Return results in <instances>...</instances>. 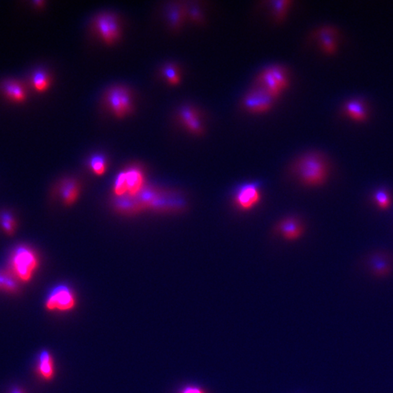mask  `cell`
<instances>
[{"instance_id":"cell-2","label":"cell","mask_w":393,"mask_h":393,"mask_svg":"<svg viewBox=\"0 0 393 393\" xmlns=\"http://www.w3.org/2000/svg\"><path fill=\"white\" fill-rule=\"evenodd\" d=\"M231 203L237 210L248 212L257 208L262 199L261 184L249 181L236 186L231 192Z\"/></svg>"},{"instance_id":"cell-5","label":"cell","mask_w":393,"mask_h":393,"mask_svg":"<svg viewBox=\"0 0 393 393\" xmlns=\"http://www.w3.org/2000/svg\"><path fill=\"white\" fill-rule=\"evenodd\" d=\"M76 300L73 291L64 285L54 288L47 296L45 307L50 311H68L75 308Z\"/></svg>"},{"instance_id":"cell-17","label":"cell","mask_w":393,"mask_h":393,"mask_svg":"<svg viewBox=\"0 0 393 393\" xmlns=\"http://www.w3.org/2000/svg\"><path fill=\"white\" fill-rule=\"evenodd\" d=\"M343 111L359 120H363L366 117L364 103L359 98H353L345 103Z\"/></svg>"},{"instance_id":"cell-9","label":"cell","mask_w":393,"mask_h":393,"mask_svg":"<svg viewBox=\"0 0 393 393\" xmlns=\"http://www.w3.org/2000/svg\"><path fill=\"white\" fill-rule=\"evenodd\" d=\"M278 231L284 239L289 241L298 240L303 234V227L301 222L294 217H288L279 222Z\"/></svg>"},{"instance_id":"cell-8","label":"cell","mask_w":393,"mask_h":393,"mask_svg":"<svg viewBox=\"0 0 393 393\" xmlns=\"http://www.w3.org/2000/svg\"><path fill=\"white\" fill-rule=\"evenodd\" d=\"M201 117V112L191 105H184L178 110V117L181 122L194 134L202 135L205 132V127Z\"/></svg>"},{"instance_id":"cell-12","label":"cell","mask_w":393,"mask_h":393,"mask_svg":"<svg viewBox=\"0 0 393 393\" xmlns=\"http://www.w3.org/2000/svg\"><path fill=\"white\" fill-rule=\"evenodd\" d=\"M187 14V6L181 3H173L167 9V17L173 29H178L182 25Z\"/></svg>"},{"instance_id":"cell-27","label":"cell","mask_w":393,"mask_h":393,"mask_svg":"<svg viewBox=\"0 0 393 393\" xmlns=\"http://www.w3.org/2000/svg\"><path fill=\"white\" fill-rule=\"evenodd\" d=\"M180 393H205L203 389L198 386L189 385L184 387Z\"/></svg>"},{"instance_id":"cell-24","label":"cell","mask_w":393,"mask_h":393,"mask_svg":"<svg viewBox=\"0 0 393 393\" xmlns=\"http://www.w3.org/2000/svg\"><path fill=\"white\" fill-rule=\"evenodd\" d=\"M187 13L189 14V17L193 22L196 24H202L205 22L204 15L202 11L201 6L195 3L187 6Z\"/></svg>"},{"instance_id":"cell-22","label":"cell","mask_w":393,"mask_h":393,"mask_svg":"<svg viewBox=\"0 0 393 393\" xmlns=\"http://www.w3.org/2000/svg\"><path fill=\"white\" fill-rule=\"evenodd\" d=\"M373 200L376 204L382 209H387L390 205L391 200L389 193L384 189L377 190L373 194Z\"/></svg>"},{"instance_id":"cell-21","label":"cell","mask_w":393,"mask_h":393,"mask_svg":"<svg viewBox=\"0 0 393 393\" xmlns=\"http://www.w3.org/2000/svg\"><path fill=\"white\" fill-rule=\"evenodd\" d=\"M163 74L172 85H177L180 82V73L174 65H166L163 68Z\"/></svg>"},{"instance_id":"cell-18","label":"cell","mask_w":393,"mask_h":393,"mask_svg":"<svg viewBox=\"0 0 393 393\" xmlns=\"http://www.w3.org/2000/svg\"><path fill=\"white\" fill-rule=\"evenodd\" d=\"M267 68L273 77H275L276 81L278 82L282 91H285L289 87V82H290L287 68L280 64L270 65Z\"/></svg>"},{"instance_id":"cell-25","label":"cell","mask_w":393,"mask_h":393,"mask_svg":"<svg viewBox=\"0 0 393 393\" xmlns=\"http://www.w3.org/2000/svg\"><path fill=\"white\" fill-rule=\"evenodd\" d=\"M0 289L8 291L17 290L16 282L5 274L0 273Z\"/></svg>"},{"instance_id":"cell-19","label":"cell","mask_w":393,"mask_h":393,"mask_svg":"<svg viewBox=\"0 0 393 393\" xmlns=\"http://www.w3.org/2000/svg\"><path fill=\"white\" fill-rule=\"evenodd\" d=\"M31 81L33 87L38 92L46 91L50 85V77L44 70L34 71L31 75Z\"/></svg>"},{"instance_id":"cell-4","label":"cell","mask_w":393,"mask_h":393,"mask_svg":"<svg viewBox=\"0 0 393 393\" xmlns=\"http://www.w3.org/2000/svg\"><path fill=\"white\" fill-rule=\"evenodd\" d=\"M277 98L261 86L255 85L242 98L244 110L252 113H264L271 110Z\"/></svg>"},{"instance_id":"cell-15","label":"cell","mask_w":393,"mask_h":393,"mask_svg":"<svg viewBox=\"0 0 393 393\" xmlns=\"http://www.w3.org/2000/svg\"><path fill=\"white\" fill-rule=\"evenodd\" d=\"M61 194L66 204H72L78 198V184L75 181H64L61 185Z\"/></svg>"},{"instance_id":"cell-11","label":"cell","mask_w":393,"mask_h":393,"mask_svg":"<svg viewBox=\"0 0 393 393\" xmlns=\"http://www.w3.org/2000/svg\"><path fill=\"white\" fill-rule=\"evenodd\" d=\"M123 173L127 192L129 193L130 195H136L143 187L144 178L141 172L136 168H132L123 172Z\"/></svg>"},{"instance_id":"cell-13","label":"cell","mask_w":393,"mask_h":393,"mask_svg":"<svg viewBox=\"0 0 393 393\" xmlns=\"http://www.w3.org/2000/svg\"><path fill=\"white\" fill-rule=\"evenodd\" d=\"M334 28L331 26H324L314 32V35L320 40V46L325 52H331L335 49V42L333 36L335 34Z\"/></svg>"},{"instance_id":"cell-16","label":"cell","mask_w":393,"mask_h":393,"mask_svg":"<svg viewBox=\"0 0 393 393\" xmlns=\"http://www.w3.org/2000/svg\"><path fill=\"white\" fill-rule=\"evenodd\" d=\"M271 7L272 16L275 22L280 23L284 20L289 8H290L292 1L291 0H275L270 2Z\"/></svg>"},{"instance_id":"cell-20","label":"cell","mask_w":393,"mask_h":393,"mask_svg":"<svg viewBox=\"0 0 393 393\" xmlns=\"http://www.w3.org/2000/svg\"><path fill=\"white\" fill-rule=\"evenodd\" d=\"M0 224L5 233L8 234H13L15 231V219L13 216L8 212H3L0 214Z\"/></svg>"},{"instance_id":"cell-26","label":"cell","mask_w":393,"mask_h":393,"mask_svg":"<svg viewBox=\"0 0 393 393\" xmlns=\"http://www.w3.org/2000/svg\"><path fill=\"white\" fill-rule=\"evenodd\" d=\"M115 192L117 195L121 196L127 192V189L126 187V182H124V177L123 172L120 173L117 175L115 183Z\"/></svg>"},{"instance_id":"cell-6","label":"cell","mask_w":393,"mask_h":393,"mask_svg":"<svg viewBox=\"0 0 393 393\" xmlns=\"http://www.w3.org/2000/svg\"><path fill=\"white\" fill-rule=\"evenodd\" d=\"M107 101L115 115L122 117L132 110V103L129 91L122 87H115L107 94Z\"/></svg>"},{"instance_id":"cell-3","label":"cell","mask_w":393,"mask_h":393,"mask_svg":"<svg viewBox=\"0 0 393 393\" xmlns=\"http://www.w3.org/2000/svg\"><path fill=\"white\" fill-rule=\"evenodd\" d=\"M11 266L15 276L19 280L28 282L32 278L38 268V257L30 248L20 246L14 251L11 258Z\"/></svg>"},{"instance_id":"cell-28","label":"cell","mask_w":393,"mask_h":393,"mask_svg":"<svg viewBox=\"0 0 393 393\" xmlns=\"http://www.w3.org/2000/svg\"><path fill=\"white\" fill-rule=\"evenodd\" d=\"M12 393H22V392H21V391L19 390V389H13V391H12Z\"/></svg>"},{"instance_id":"cell-7","label":"cell","mask_w":393,"mask_h":393,"mask_svg":"<svg viewBox=\"0 0 393 393\" xmlns=\"http://www.w3.org/2000/svg\"><path fill=\"white\" fill-rule=\"evenodd\" d=\"M96 29L106 43L111 44L119 38L120 27L113 15L103 13L96 19Z\"/></svg>"},{"instance_id":"cell-14","label":"cell","mask_w":393,"mask_h":393,"mask_svg":"<svg viewBox=\"0 0 393 393\" xmlns=\"http://www.w3.org/2000/svg\"><path fill=\"white\" fill-rule=\"evenodd\" d=\"M38 371L45 380H49L54 374V363L52 356L46 350H44L39 356Z\"/></svg>"},{"instance_id":"cell-23","label":"cell","mask_w":393,"mask_h":393,"mask_svg":"<svg viewBox=\"0 0 393 393\" xmlns=\"http://www.w3.org/2000/svg\"><path fill=\"white\" fill-rule=\"evenodd\" d=\"M91 169L96 174L102 175L106 171V161L104 157L101 155H95L91 157L90 160Z\"/></svg>"},{"instance_id":"cell-1","label":"cell","mask_w":393,"mask_h":393,"mask_svg":"<svg viewBox=\"0 0 393 393\" xmlns=\"http://www.w3.org/2000/svg\"><path fill=\"white\" fill-rule=\"evenodd\" d=\"M291 171L300 183L308 187H320L329 175L325 157L317 152H308L295 159Z\"/></svg>"},{"instance_id":"cell-10","label":"cell","mask_w":393,"mask_h":393,"mask_svg":"<svg viewBox=\"0 0 393 393\" xmlns=\"http://www.w3.org/2000/svg\"><path fill=\"white\" fill-rule=\"evenodd\" d=\"M1 90L5 97L13 102L21 103L25 101L26 92L24 85L15 80H7L2 83Z\"/></svg>"}]
</instances>
